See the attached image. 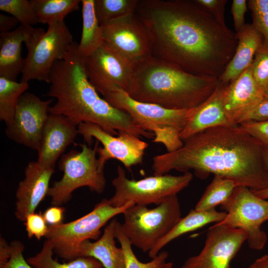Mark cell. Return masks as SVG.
<instances>
[{
	"instance_id": "obj_1",
	"label": "cell",
	"mask_w": 268,
	"mask_h": 268,
	"mask_svg": "<svg viewBox=\"0 0 268 268\" xmlns=\"http://www.w3.org/2000/svg\"><path fill=\"white\" fill-rule=\"evenodd\" d=\"M151 56L198 76L218 79L235 52V33L191 0H138Z\"/></svg>"
},
{
	"instance_id": "obj_2",
	"label": "cell",
	"mask_w": 268,
	"mask_h": 268,
	"mask_svg": "<svg viewBox=\"0 0 268 268\" xmlns=\"http://www.w3.org/2000/svg\"><path fill=\"white\" fill-rule=\"evenodd\" d=\"M183 141L180 149L153 157L154 175L193 170L199 178L213 174L252 190L268 187L263 144L239 126L210 128Z\"/></svg>"
},
{
	"instance_id": "obj_3",
	"label": "cell",
	"mask_w": 268,
	"mask_h": 268,
	"mask_svg": "<svg viewBox=\"0 0 268 268\" xmlns=\"http://www.w3.org/2000/svg\"><path fill=\"white\" fill-rule=\"evenodd\" d=\"M84 60L78 51V43L73 42L66 57L54 65L47 96L56 99V102L50 106L49 113L63 115L76 127L91 123L113 135L124 132L153 139V133L141 128L128 114L100 96L87 77Z\"/></svg>"
},
{
	"instance_id": "obj_4",
	"label": "cell",
	"mask_w": 268,
	"mask_h": 268,
	"mask_svg": "<svg viewBox=\"0 0 268 268\" xmlns=\"http://www.w3.org/2000/svg\"><path fill=\"white\" fill-rule=\"evenodd\" d=\"M218 83V79L190 73L172 63L150 56L133 64L127 92L140 102L185 110L200 105Z\"/></svg>"
},
{
	"instance_id": "obj_5",
	"label": "cell",
	"mask_w": 268,
	"mask_h": 268,
	"mask_svg": "<svg viewBox=\"0 0 268 268\" xmlns=\"http://www.w3.org/2000/svg\"><path fill=\"white\" fill-rule=\"evenodd\" d=\"M103 98L113 107L128 114L141 128L153 133L152 141L163 144L167 152L176 151L183 146L184 141L180 138V133L197 109H169L140 102L120 88L108 93Z\"/></svg>"
},
{
	"instance_id": "obj_6",
	"label": "cell",
	"mask_w": 268,
	"mask_h": 268,
	"mask_svg": "<svg viewBox=\"0 0 268 268\" xmlns=\"http://www.w3.org/2000/svg\"><path fill=\"white\" fill-rule=\"evenodd\" d=\"M99 143L96 140L93 148L86 143L80 144V151L72 149L61 156L58 165L63 176L50 187L48 194L52 205L65 204L71 199L72 193L80 187H86L98 194L103 192L106 180L105 164L97 158Z\"/></svg>"
},
{
	"instance_id": "obj_7",
	"label": "cell",
	"mask_w": 268,
	"mask_h": 268,
	"mask_svg": "<svg viewBox=\"0 0 268 268\" xmlns=\"http://www.w3.org/2000/svg\"><path fill=\"white\" fill-rule=\"evenodd\" d=\"M123 214L122 229L131 245L148 253L181 218L177 195L169 197L153 208L132 205Z\"/></svg>"
},
{
	"instance_id": "obj_8",
	"label": "cell",
	"mask_w": 268,
	"mask_h": 268,
	"mask_svg": "<svg viewBox=\"0 0 268 268\" xmlns=\"http://www.w3.org/2000/svg\"><path fill=\"white\" fill-rule=\"evenodd\" d=\"M134 204L130 202L122 206L115 207L110 204L109 200L104 199L90 212L79 218L49 226L45 238L52 243L54 252L58 257L66 262L74 260L78 257V249L83 242L98 240L103 226Z\"/></svg>"
},
{
	"instance_id": "obj_9",
	"label": "cell",
	"mask_w": 268,
	"mask_h": 268,
	"mask_svg": "<svg viewBox=\"0 0 268 268\" xmlns=\"http://www.w3.org/2000/svg\"><path fill=\"white\" fill-rule=\"evenodd\" d=\"M193 178V174L187 172L179 176L154 175L138 180H130L125 170L119 165L117 176L112 181L115 193L109 201L115 207L122 206L130 202L135 204L157 205L169 197L177 195L189 185Z\"/></svg>"
},
{
	"instance_id": "obj_10",
	"label": "cell",
	"mask_w": 268,
	"mask_h": 268,
	"mask_svg": "<svg viewBox=\"0 0 268 268\" xmlns=\"http://www.w3.org/2000/svg\"><path fill=\"white\" fill-rule=\"evenodd\" d=\"M221 205L227 215L217 223L243 230L247 234V241L251 249H263L267 236L261 226L268 220V200L259 197L247 187L237 186Z\"/></svg>"
},
{
	"instance_id": "obj_11",
	"label": "cell",
	"mask_w": 268,
	"mask_h": 268,
	"mask_svg": "<svg viewBox=\"0 0 268 268\" xmlns=\"http://www.w3.org/2000/svg\"><path fill=\"white\" fill-rule=\"evenodd\" d=\"M73 42L65 21L48 25L47 31L27 47L20 81L37 80L49 83V74L54 65L66 57Z\"/></svg>"
},
{
	"instance_id": "obj_12",
	"label": "cell",
	"mask_w": 268,
	"mask_h": 268,
	"mask_svg": "<svg viewBox=\"0 0 268 268\" xmlns=\"http://www.w3.org/2000/svg\"><path fill=\"white\" fill-rule=\"evenodd\" d=\"M101 26L103 42L132 64L151 56L149 32L136 12Z\"/></svg>"
},
{
	"instance_id": "obj_13",
	"label": "cell",
	"mask_w": 268,
	"mask_h": 268,
	"mask_svg": "<svg viewBox=\"0 0 268 268\" xmlns=\"http://www.w3.org/2000/svg\"><path fill=\"white\" fill-rule=\"evenodd\" d=\"M78 134L85 143L91 146L93 138L101 142L103 147L97 149L98 159L105 164L111 159L121 162L128 170L142 162L148 144L131 133L120 132L115 136L100 127L91 123H82L77 126Z\"/></svg>"
},
{
	"instance_id": "obj_14",
	"label": "cell",
	"mask_w": 268,
	"mask_h": 268,
	"mask_svg": "<svg viewBox=\"0 0 268 268\" xmlns=\"http://www.w3.org/2000/svg\"><path fill=\"white\" fill-rule=\"evenodd\" d=\"M132 66L103 42L84 60L87 77L102 96L116 88L127 92L131 81Z\"/></svg>"
},
{
	"instance_id": "obj_15",
	"label": "cell",
	"mask_w": 268,
	"mask_h": 268,
	"mask_svg": "<svg viewBox=\"0 0 268 268\" xmlns=\"http://www.w3.org/2000/svg\"><path fill=\"white\" fill-rule=\"evenodd\" d=\"M247 238L241 229L216 223L209 228L201 252L187 259L180 268H229Z\"/></svg>"
},
{
	"instance_id": "obj_16",
	"label": "cell",
	"mask_w": 268,
	"mask_h": 268,
	"mask_svg": "<svg viewBox=\"0 0 268 268\" xmlns=\"http://www.w3.org/2000/svg\"><path fill=\"white\" fill-rule=\"evenodd\" d=\"M53 99L43 100L25 92L20 97L11 122L6 126V136L14 142L37 150Z\"/></svg>"
},
{
	"instance_id": "obj_17",
	"label": "cell",
	"mask_w": 268,
	"mask_h": 268,
	"mask_svg": "<svg viewBox=\"0 0 268 268\" xmlns=\"http://www.w3.org/2000/svg\"><path fill=\"white\" fill-rule=\"evenodd\" d=\"M265 97L253 77L250 66L225 87L224 107L228 120L233 126L239 125Z\"/></svg>"
},
{
	"instance_id": "obj_18",
	"label": "cell",
	"mask_w": 268,
	"mask_h": 268,
	"mask_svg": "<svg viewBox=\"0 0 268 268\" xmlns=\"http://www.w3.org/2000/svg\"><path fill=\"white\" fill-rule=\"evenodd\" d=\"M79 134L77 127L64 116L50 114L44 127L37 162L42 167L54 169L56 162Z\"/></svg>"
},
{
	"instance_id": "obj_19",
	"label": "cell",
	"mask_w": 268,
	"mask_h": 268,
	"mask_svg": "<svg viewBox=\"0 0 268 268\" xmlns=\"http://www.w3.org/2000/svg\"><path fill=\"white\" fill-rule=\"evenodd\" d=\"M54 172L55 169L43 168L37 161L28 163L24 178L19 182L16 192L15 216L18 220L24 222L48 195Z\"/></svg>"
},
{
	"instance_id": "obj_20",
	"label": "cell",
	"mask_w": 268,
	"mask_h": 268,
	"mask_svg": "<svg viewBox=\"0 0 268 268\" xmlns=\"http://www.w3.org/2000/svg\"><path fill=\"white\" fill-rule=\"evenodd\" d=\"M45 32L43 28L20 24L12 31L0 33V77L17 81L24 66L25 59L22 57V43L27 48Z\"/></svg>"
},
{
	"instance_id": "obj_21",
	"label": "cell",
	"mask_w": 268,
	"mask_h": 268,
	"mask_svg": "<svg viewBox=\"0 0 268 268\" xmlns=\"http://www.w3.org/2000/svg\"><path fill=\"white\" fill-rule=\"evenodd\" d=\"M226 85L219 81L211 95L197 107L194 114L180 133L183 141L210 128L236 126L229 122L224 110V94Z\"/></svg>"
},
{
	"instance_id": "obj_22",
	"label": "cell",
	"mask_w": 268,
	"mask_h": 268,
	"mask_svg": "<svg viewBox=\"0 0 268 268\" xmlns=\"http://www.w3.org/2000/svg\"><path fill=\"white\" fill-rule=\"evenodd\" d=\"M238 40L234 54L218 80L228 84L238 77L252 64L255 54L264 39L254 25L246 24L235 33Z\"/></svg>"
},
{
	"instance_id": "obj_23",
	"label": "cell",
	"mask_w": 268,
	"mask_h": 268,
	"mask_svg": "<svg viewBox=\"0 0 268 268\" xmlns=\"http://www.w3.org/2000/svg\"><path fill=\"white\" fill-rule=\"evenodd\" d=\"M118 222L116 219L113 218L105 228L101 236L95 241L88 240L83 242L78 249V257L94 258L101 263L104 268H126L123 250L116 245Z\"/></svg>"
},
{
	"instance_id": "obj_24",
	"label": "cell",
	"mask_w": 268,
	"mask_h": 268,
	"mask_svg": "<svg viewBox=\"0 0 268 268\" xmlns=\"http://www.w3.org/2000/svg\"><path fill=\"white\" fill-rule=\"evenodd\" d=\"M226 215V212L218 211L215 208L208 210L192 209L186 216L181 217L173 229L156 243L148 253L149 257L151 259L154 258L164 247L172 240L209 223L220 222L225 218Z\"/></svg>"
},
{
	"instance_id": "obj_25",
	"label": "cell",
	"mask_w": 268,
	"mask_h": 268,
	"mask_svg": "<svg viewBox=\"0 0 268 268\" xmlns=\"http://www.w3.org/2000/svg\"><path fill=\"white\" fill-rule=\"evenodd\" d=\"M82 29L78 51L86 58L102 43V30L97 18L94 0H82Z\"/></svg>"
},
{
	"instance_id": "obj_26",
	"label": "cell",
	"mask_w": 268,
	"mask_h": 268,
	"mask_svg": "<svg viewBox=\"0 0 268 268\" xmlns=\"http://www.w3.org/2000/svg\"><path fill=\"white\" fill-rule=\"evenodd\" d=\"M53 253L52 243L46 240L40 251L27 261L34 268H104L99 261L91 257H80L60 263L53 259Z\"/></svg>"
},
{
	"instance_id": "obj_27",
	"label": "cell",
	"mask_w": 268,
	"mask_h": 268,
	"mask_svg": "<svg viewBox=\"0 0 268 268\" xmlns=\"http://www.w3.org/2000/svg\"><path fill=\"white\" fill-rule=\"evenodd\" d=\"M37 21L48 25L64 21L69 13L79 9V0H30Z\"/></svg>"
},
{
	"instance_id": "obj_28",
	"label": "cell",
	"mask_w": 268,
	"mask_h": 268,
	"mask_svg": "<svg viewBox=\"0 0 268 268\" xmlns=\"http://www.w3.org/2000/svg\"><path fill=\"white\" fill-rule=\"evenodd\" d=\"M28 88V82L0 77V120L6 126L12 121L18 101Z\"/></svg>"
},
{
	"instance_id": "obj_29",
	"label": "cell",
	"mask_w": 268,
	"mask_h": 268,
	"mask_svg": "<svg viewBox=\"0 0 268 268\" xmlns=\"http://www.w3.org/2000/svg\"><path fill=\"white\" fill-rule=\"evenodd\" d=\"M237 185L233 181L215 175L206 187L195 209L208 210L226 201L232 194Z\"/></svg>"
},
{
	"instance_id": "obj_30",
	"label": "cell",
	"mask_w": 268,
	"mask_h": 268,
	"mask_svg": "<svg viewBox=\"0 0 268 268\" xmlns=\"http://www.w3.org/2000/svg\"><path fill=\"white\" fill-rule=\"evenodd\" d=\"M138 0H94L95 11L100 25L135 12Z\"/></svg>"
},
{
	"instance_id": "obj_31",
	"label": "cell",
	"mask_w": 268,
	"mask_h": 268,
	"mask_svg": "<svg viewBox=\"0 0 268 268\" xmlns=\"http://www.w3.org/2000/svg\"><path fill=\"white\" fill-rule=\"evenodd\" d=\"M116 238L124 253L126 268H160L166 262L169 254L165 251H160L149 262L143 263L139 261L133 251L132 245L122 230L121 223L119 221L116 227Z\"/></svg>"
},
{
	"instance_id": "obj_32",
	"label": "cell",
	"mask_w": 268,
	"mask_h": 268,
	"mask_svg": "<svg viewBox=\"0 0 268 268\" xmlns=\"http://www.w3.org/2000/svg\"><path fill=\"white\" fill-rule=\"evenodd\" d=\"M0 9L15 17L21 25L32 26L38 23L30 0H0Z\"/></svg>"
},
{
	"instance_id": "obj_33",
	"label": "cell",
	"mask_w": 268,
	"mask_h": 268,
	"mask_svg": "<svg viewBox=\"0 0 268 268\" xmlns=\"http://www.w3.org/2000/svg\"><path fill=\"white\" fill-rule=\"evenodd\" d=\"M253 77L264 93L268 96V44L264 40L251 65Z\"/></svg>"
},
{
	"instance_id": "obj_34",
	"label": "cell",
	"mask_w": 268,
	"mask_h": 268,
	"mask_svg": "<svg viewBox=\"0 0 268 268\" xmlns=\"http://www.w3.org/2000/svg\"><path fill=\"white\" fill-rule=\"evenodd\" d=\"M248 7L252 17V24L268 44V0H249Z\"/></svg>"
},
{
	"instance_id": "obj_35",
	"label": "cell",
	"mask_w": 268,
	"mask_h": 268,
	"mask_svg": "<svg viewBox=\"0 0 268 268\" xmlns=\"http://www.w3.org/2000/svg\"><path fill=\"white\" fill-rule=\"evenodd\" d=\"M24 224L29 238L34 237L39 240L43 237H45L48 231L49 226L40 212L29 214Z\"/></svg>"
},
{
	"instance_id": "obj_36",
	"label": "cell",
	"mask_w": 268,
	"mask_h": 268,
	"mask_svg": "<svg viewBox=\"0 0 268 268\" xmlns=\"http://www.w3.org/2000/svg\"><path fill=\"white\" fill-rule=\"evenodd\" d=\"M239 126L263 145H268V120L246 121Z\"/></svg>"
},
{
	"instance_id": "obj_37",
	"label": "cell",
	"mask_w": 268,
	"mask_h": 268,
	"mask_svg": "<svg viewBox=\"0 0 268 268\" xmlns=\"http://www.w3.org/2000/svg\"><path fill=\"white\" fill-rule=\"evenodd\" d=\"M201 8L212 15L222 26L226 27L224 11L226 0H194Z\"/></svg>"
},
{
	"instance_id": "obj_38",
	"label": "cell",
	"mask_w": 268,
	"mask_h": 268,
	"mask_svg": "<svg viewBox=\"0 0 268 268\" xmlns=\"http://www.w3.org/2000/svg\"><path fill=\"white\" fill-rule=\"evenodd\" d=\"M10 244L12 251L11 257L8 262L0 268H34L23 256L24 246L22 242L14 240Z\"/></svg>"
},
{
	"instance_id": "obj_39",
	"label": "cell",
	"mask_w": 268,
	"mask_h": 268,
	"mask_svg": "<svg viewBox=\"0 0 268 268\" xmlns=\"http://www.w3.org/2000/svg\"><path fill=\"white\" fill-rule=\"evenodd\" d=\"M248 2L246 0H233L231 12L233 17L234 26L238 32L245 25V14L247 11Z\"/></svg>"
},
{
	"instance_id": "obj_40",
	"label": "cell",
	"mask_w": 268,
	"mask_h": 268,
	"mask_svg": "<svg viewBox=\"0 0 268 268\" xmlns=\"http://www.w3.org/2000/svg\"><path fill=\"white\" fill-rule=\"evenodd\" d=\"M65 211L63 206L53 205L46 209L43 215L49 226H55L63 223Z\"/></svg>"
},
{
	"instance_id": "obj_41",
	"label": "cell",
	"mask_w": 268,
	"mask_h": 268,
	"mask_svg": "<svg viewBox=\"0 0 268 268\" xmlns=\"http://www.w3.org/2000/svg\"><path fill=\"white\" fill-rule=\"evenodd\" d=\"M267 120H268V96L265 97L262 100L258 105L245 118L243 122L249 121H261Z\"/></svg>"
},
{
	"instance_id": "obj_42",
	"label": "cell",
	"mask_w": 268,
	"mask_h": 268,
	"mask_svg": "<svg viewBox=\"0 0 268 268\" xmlns=\"http://www.w3.org/2000/svg\"><path fill=\"white\" fill-rule=\"evenodd\" d=\"M19 21L13 16L0 14V31L7 33L14 30L18 26Z\"/></svg>"
},
{
	"instance_id": "obj_43",
	"label": "cell",
	"mask_w": 268,
	"mask_h": 268,
	"mask_svg": "<svg viewBox=\"0 0 268 268\" xmlns=\"http://www.w3.org/2000/svg\"><path fill=\"white\" fill-rule=\"evenodd\" d=\"M11 247L2 237L0 238V268L4 266L11 255Z\"/></svg>"
},
{
	"instance_id": "obj_44",
	"label": "cell",
	"mask_w": 268,
	"mask_h": 268,
	"mask_svg": "<svg viewBox=\"0 0 268 268\" xmlns=\"http://www.w3.org/2000/svg\"><path fill=\"white\" fill-rule=\"evenodd\" d=\"M247 268H268V255L257 259Z\"/></svg>"
},
{
	"instance_id": "obj_45",
	"label": "cell",
	"mask_w": 268,
	"mask_h": 268,
	"mask_svg": "<svg viewBox=\"0 0 268 268\" xmlns=\"http://www.w3.org/2000/svg\"><path fill=\"white\" fill-rule=\"evenodd\" d=\"M262 155L264 167L268 175V145H263Z\"/></svg>"
},
{
	"instance_id": "obj_46",
	"label": "cell",
	"mask_w": 268,
	"mask_h": 268,
	"mask_svg": "<svg viewBox=\"0 0 268 268\" xmlns=\"http://www.w3.org/2000/svg\"><path fill=\"white\" fill-rule=\"evenodd\" d=\"M253 192L259 197L268 200V187L260 190H252Z\"/></svg>"
},
{
	"instance_id": "obj_47",
	"label": "cell",
	"mask_w": 268,
	"mask_h": 268,
	"mask_svg": "<svg viewBox=\"0 0 268 268\" xmlns=\"http://www.w3.org/2000/svg\"><path fill=\"white\" fill-rule=\"evenodd\" d=\"M173 263L172 262H166L160 268H172Z\"/></svg>"
}]
</instances>
